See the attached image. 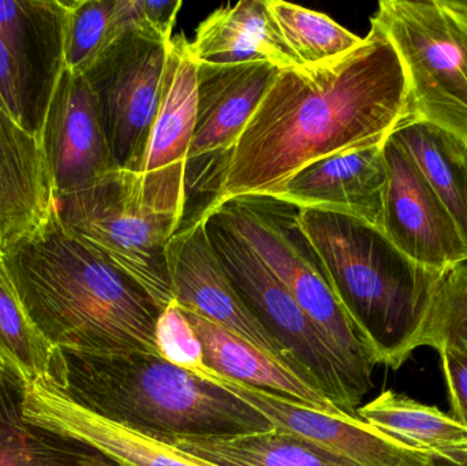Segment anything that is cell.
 <instances>
[{
  "mask_svg": "<svg viewBox=\"0 0 467 466\" xmlns=\"http://www.w3.org/2000/svg\"><path fill=\"white\" fill-rule=\"evenodd\" d=\"M408 118L402 62L370 24L348 54L277 73L234 147L208 213L235 197L271 193L321 159L383 144Z\"/></svg>",
  "mask_w": 467,
  "mask_h": 466,
  "instance_id": "1",
  "label": "cell"
},
{
  "mask_svg": "<svg viewBox=\"0 0 467 466\" xmlns=\"http://www.w3.org/2000/svg\"><path fill=\"white\" fill-rule=\"evenodd\" d=\"M19 301L52 347L159 356L163 308L73 233L57 212L2 254Z\"/></svg>",
  "mask_w": 467,
  "mask_h": 466,
  "instance_id": "2",
  "label": "cell"
},
{
  "mask_svg": "<svg viewBox=\"0 0 467 466\" xmlns=\"http://www.w3.org/2000/svg\"><path fill=\"white\" fill-rule=\"evenodd\" d=\"M44 380L93 415L161 442L275 430L235 394L148 353L55 347Z\"/></svg>",
  "mask_w": 467,
  "mask_h": 466,
  "instance_id": "3",
  "label": "cell"
},
{
  "mask_svg": "<svg viewBox=\"0 0 467 466\" xmlns=\"http://www.w3.org/2000/svg\"><path fill=\"white\" fill-rule=\"evenodd\" d=\"M299 223L376 364L400 368L425 347L443 273L413 262L381 230L351 216L299 210Z\"/></svg>",
  "mask_w": 467,
  "mask_h": 466,
  "instance_id": "4",
  "label": "cell"
},
{
  "mask_svg": "<svg viewBox=\"0 0 467 466\" xmlns=\"http://www.w3.org/2000/svg\"><path fill=\"white\" fill-rule=\"evenodd\" d=\"M213 212L244 238L346 366L372 390L378 364L340 305L317 251L302 230L299 208L265 194H247L223 202Z\"/></svg>",
  "mask_w": 467,
  "mask_h": 466,
  "instance_id": "5",
  "label": "cell"
},
{
  "mask_svg": "<svg viewBox=\"0 0 467 466\" xmlns=\"http://www.w3.org/2000/svg\"><path fill=\"white\" fill-rule=\"evenodd\" d=\"M202 222L234 289L253 316L293 358L305 382L340 412L358 418L357 409L369 388L346 366L244 238L218 212H211Z\"/></svg>",
  "mask_w": 467,
  "mask_h": 466,
  "instance_id": "6",
  "label": "cell"
},
{
  "mask_svg": "<svg viewBox=\"0 0 467 466\" xmlns=\"http://www.w3.org/2000/svg\"><path fill=\"white\" fill-rule=\"evenodd\" d=\"M370 24L402 62L408 119L433 123L467 144L466 11L452 0H381Z\"/></svg>",
  "mask_w": 467,
  "mask_h": 466,
  "instance_id": "7",
  "label": "cell"
},
{
  "mask_svg": "<svg viewBox=\"0 0 467 466\" xmlns=\"http://www.w3.org/2000/svg\"><path fill=\"white\" fill-rule=\"evenodd\" d=\"M55 212L68 232L161 308L174 300L167 246L177 229L142 204L139 175L112 170L87 188L55 197Z\"/></svg>",
  "mask_w": 467,
  "mask_h": 466,
  "instance_id": "8",
  "label": "cell"
},
{
  "mask_svg": "<svg viewBox=\"0 0 467 466\" xmlns=\"http://www.w3.org/2000/svg\"><path fill=\"white\" fill-rule=\"evenodd\" d=\"M269 62L197 63V109L185 170L182 227L202 222L221 192L242 130L279 73Z\"/></svg>",
  "mask_w": 467,
  "mask_h": 466,
  "instance_id": "9",
  "label": "cell"
},
{
  "mask_svg": "<svg viewBox=\"0 0 467 466\" xmlns=\"http://www.w3.org/2000/svg\"><path fill=\"white\" fill-rule=\"evenodd\" d=\"M170 43L129 30L82 73L95 95L115 170L142 174Z\"/></svg>",
  "mask_w": 467,
  "mask_h": 466,
  "instance_id": "10",
  "label": "cell"
},
{
  "mask_svg": "<svg viewBox=\"0 0 467 466\" xmlns=\"http://www.w3.org/2000/svg\"><path fill=\"white\" fill-rule=\"evenodd\" d=\"M197 62L183 36L170 43L161 106L139 175L142 204L181 229L185 218V170L196 125Z\"/></svg>",
  "mask_w": 467,
  "mask_h": 466,
  "instance_id": "11",
  "label": "cell"
},
{
  "mask_svg": "<svg viewBox=\"0 0 467 466\" xmlns=\"http://www.w3.org/2000/svg\"><path fill=\"white\" fill-rule=\"evenodd\" d=\"M196 377L235 394L265 416L275 429L301 438L357 466H432L430 454L403 445L359 418L310 409L261 388L223 377L205 367Z\"/></svg>",
  "mask_w": 467,
  "mask_h": 466,
  "instance_id": "12",
  "label": "cell"
},
{
  "mask_svg": "<svg viewBox=\"0 0 467 466\" xmlns=\"http://www.w3.org/2000/svg\"><path fill=\"white\" fill-rule=\"evenodd\" d=\"M387 186L383 233L406 256L431 270L467 262V246L443 202L413 159L391 139L384 142Z\"/></svg>",
  "mask_w": 467,
  "mask_h": 466,
  "instance_id": "13",
  "label": "cell"
},
{
  "mask_svg": "<svg viewBox=\"0 0 467 466\" xmlns=\"http://www.w3.org/2000/svg\"><path fill=\"white\" fill-rule=\"evenodd\" d=\"M167 263L172 295L181 308L241 337L304 380L293 358L253 316L234 289L211 246L204 222L182 227L172 235L167 246Z\"/></svg>",
  "mask_w": 467,
  "mask_h": 466,
  "instance_id": "14",
  "label": "cell"
},
{
  "mask_svg": "<svg viewBox=\"0 0 467 466\" xmlns=\"http://www.w3.org/2000/svg\"><path fill=\"white\" fill-rule=\"evenodd\" d=\"M68 5L66 0H0V38L18 76L21 126L38 140L66 70Z\"/></svg>",
  "mask_w": 467,
  "mask_h": 466,
  "instance_id": "15",
  "label": "cell"
},
{
  "mask_svg": "<svg viewBox=\"0 0 467 466\" xmlns=\"http://www.w3.org/2000/svg\"><path fill=\"white\" fill-rule=\"evenodd\" d=\"M40 144L55 197L87 188L115 170L95 95L84 74L63 71L44 119Z\"/></svg>",
  "mask_w": 467,
  "mask_h": 466,
  "instance_id": "16",
  "label": "cell"
},
{
  "mask_svg": "<svg viewBox=\"0 0 467 466\" xmlns=\"http://www.w3.org/2000/svg\"><path fill=\"white\" fill-rule=\"evenodd\" d=\"M384 142L315 161L265 196L299 210L351 216L383 232Z\"/></svg>",
  "mask_w": 467,
  "mask_h": 466,
  "instance_id": "17",
  "label": "cell"
},
{
  "mask_svg": "<svg viewBox=\"0 0 467 466\" xmlns=\"http://www.w3.org/2000/svg\"><path fill=\"white\" fill-rule=\"evenodd\" d=\"M24 418L33 426L87 443L120 466H216L172 443L93 415L44 379L25 386Z\"/></svg>",
  "mask_w": 467,
  "mask_h": 466,
  "instance_id": "18",
  "label": "cell"
},
{
  "mask_svg": "<svg viewBox=\"0 0 467 466\" xmlns=\"http://www.w3.org/2000/svg\"><path fill=\"white\" fill-rule=\"evenodd\" d=\"M54 208L40 140L11 117L0 98V254L37 232Z\"/></svg>",
  "mask_w": 467,
  "mask_h": 466,
  "instance_id": "19",
  "label": "cell"
},
{
  "mask_svg": "<svg viewBox=\"0 0 467 466\" xmlns=\"http://www.w3.org/2000/svg\"><path fill=\"white\" fill-rule=\"evenodd\" d=\"M200 65L269 62L279 70L302 67L269 10L268 0H241L208 16L191 43Z\"/></svg>",
  "mask_w": 467,
  "mask_h": 466,
  "instance_id": "20",
  "label": "cell"
},
{
  "mask_svg": "<svg viewBox=\"0 0 467 466\" xmlns=\"http://www.w3.org/2000/svg\"><path fill=\"white\" fill-rule=\"evenodd\" d=\"M204 347L205 364L236 382L276 394L310 409L346 415L298 375L269 357L258 347L202 315L185 311Z\"/></svg>",
  "mask_w": 467,
  "mask_h": 466,
  "instance_id": "21",
  "label": "cell"
},
{
  "mask_svg": "<svg viewBox=\"0 0 467 466\" xmlns=\"http://www.w3.org/2000/svg\"><path fill=\"white\" fill-rule=\"evenodd\" d=\"M357 416L403 445L430 454L436 461L467 465V430L439 408L387 390L359 407Z\"/></svg>",
  "mask_w": 467,
  "mask_h": 466,
  "instance_id": "22",
  "label": "cell"
},
{
  "mask_svg": "<svg viewBox=\"0 0 467 466\" xmlns=\"http://www.w3.org/2000/svg\"><path fill=\"white\" fill-rule=\"evenodd\" d=\"M413 159L454 219L467 246V144L425 120L408 119L391 133Z\"/></svg>",
  "mask_w": 467,
  "mask_h": 466,
  "instance_id": "23",
  "label": "cell"
},
{
  "mask_svg": "<svg viewBox=\"0 0 467 466\" xmlns=\"http://www.w3.org/2000/svg\"><path fill=\"white\" fill-rule=\"evenodd\" d=\"M171 443L216 466H357L276 429L233 437H180Z\"/></svg>",
  "mask_w": 467,
  "mask_h": 466,
  "instance_id": "24",
  "label": "cell"
},
{
  "mask_svg": "<svg viewBox=\"0 0 467 466\" xmlns=\"http://www.w3.org/2000/svg\"><path fill=\"white\" fill-rule=\"evenodd\" d=\"M52 352L27 317L0 254V364L27 385L46 379Z\"/></svg>",
  "mask_w": 467,
  "mask_h": 466,
  "instance_id": "25",
  "label": "cell"
},
{
  "mask_svg": "<svg viewBox=\"0 0 467 466\" xmlns=\"http://www.w3.org/2000/svg\"><path fill=\"white\" fill-rule=\"evenodd\" d=\"M269 10L299 65L317 66L353 51L362 37L326 14L282 0H268Z\"/></svg>",
  "mask_w": 467,
  "mask_h": 466,
  "instance_id": "26",
  "label": "cell"
},
{
  "mask_svg": "<svg viewBox=\"0 0 467 466\" xmlns=\"http://www.w3.org/2000/svg\"><path fill=\"white\" fill-rule=\"evenodd\" d=\"M123 33L118 0H73L66 25V68L84 73Z\"/></svg>",
  "mask_w": 467,
  "mask_h": 466,
  "instance_id": "27",
  "label": "cell"
},
{
  "mask_svg": "<svg viewBox=\"0 0 467 466\" xmlns=\"http://www.w3.org/2000/svg\"><path fill=\"white\" fill-rule=\"evenodd\" d=\"M25 386L0 364V466H36L35 431L24 418Z\"/></svg>",
  "mask_w": 467,
  "mask_h": 466,
  "instance_id": "28",
  "label": "cell"
},
{
  "mask_svg": "<svg viewBox=\"0 0 467 466\" xmlns=\"http://www.w3.org/2000/svg\"><path fill=\"white\" fill-rule=\"evenodd\" d=\"M156 347L163 360L191 374L197 375L207 367L202 341L191 320L175 300L159 316L156 325Z\"/></svg>",
  "mask_w": 467,
  "mask_h": 466,
  "instance_id": "29",
  "label": "cell"
},
{
  "mask_svg": "<svg viewBox=\"0 0 467 466\" xmlns=\"http://www.w3.org/2000/svg\"><path fill=\"white\" fill-rule=\"evenodd\" d=\"M443 334H455L467 345V262L444 271L436 290L425 347Z\"/></svg>",
  "mask_w": 467,
  "mask_h": 466,
  "instance_id": "30",
  "label": "cell"
},
{
  "mask_svg": "<svg viewBox=\"0 0 467 466\" xmlns=\"http://www.w3.org/2000/svg\"><path fill=\"white\" fill-rule=\"evenodd\" d=\"M33 426V424H32ZM36 466H120L98 449L33 426Z\"/></svg>",
  "mask_w": 467,
  "mask_h": 466,
  "instance_id": "31",
  "label": "cell"
},
{
  "mask_svg": "<svg viewBox=\"0 0 467 466\" xmlns=\"http://www.w3.org/2000/svg\"><path fill=\"white\" fill-rule=\"evenodd\" d=\"M181 7V0H118V13L125 32L133 30L161 41H171L172 27Z\"/></svg>",
  "mask_w": 467,
  "mask_h": 466,
  "instance_id": "32",
  "label": "cell"
},
{
  "mask_svg": "<svg viewBox=\"0 0 467 466\" xmlns=\"http://www.w3.org/2000/svg\"><path fill=\"white\" fill-rule=\"evenodd\" d=\"M441 358V368L449 388L452 418L467 430V345L455 334H443L433 342Z\"/></svg>",
  "mask_w": 467,
  "mask_h": 466,
  "instance_id": "33",
  "label": "cell"
},
{
  "mask_svg": "<svg viewBox=\"0 0 467 466\" xmlns=\"http://www.w3.org/2000/svg\"><path fill=\"white\" fill-rule=\"evenodd\" d=\"M0 98L5 101L11 117L21 125V92L16 65L7 47L0 38Z\"/></svg>",
  "mask_w": 467,
  "mask_h": 466,
  "instance_id": "34",
  "label": "cell"
},
{
  "mask_svg": "<svg viewBox=\"0 0 467 466\" xmlns=\"http://www.w3.org/2000/svg\"><path fill=\"white\" fill-rule=\"evenodd\" d=\"M452 3L467 13V0H452Z\"/></svg>",
  "mask_w": 467,
  "mask_h": 466,
  "instance_id": "35",
  "label": "cell"
},
{
  "mask_svg": "<svg viewBox=\"0 0 467 466\" xmlns=\"http://www.w3.org/2000/svg\"><path fill=\"white\" fill-rule=\"evenodd\" d=\"M436 462H438V461H436ZM436 462H435V465H432V466H438V465H436ZM450 466H454V465H450ZM465 466H467V465H465Z\"/></svg>",
  "mask_w": 467,
  "mask_h": 466,
  "instance_id": "36",
  "label": "cell"
}]
</instances>
